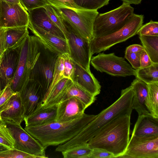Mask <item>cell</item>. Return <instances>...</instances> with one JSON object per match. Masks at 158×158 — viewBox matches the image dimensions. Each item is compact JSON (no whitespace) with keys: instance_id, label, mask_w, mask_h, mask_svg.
I'll return each mask as SVG.
<instances>
[{"instance_id":"obj_1","label":"cell","mask_w":158,"mask_h":158,"mask_svg":"<svg viewBox=\"0 0 158 158\" xmlns=\"http://www.w3.org/2000/svg\"><path fill=\"white\" fill-rule=\"evenodd\" d=\"M133 92L131 85L121 91L120 97L114 103L102 110L75 136L58 146L61 152L74 147L87 143L105 125L118 116L131 114Z\"/></svg>"},{"instance_id":"obj_2","label":"cell","mask_w":158,"mask_h":158,"mask_svg":"<svg viewBox=\"0 0 158 158\" xmlns=\"http://www.w3.org/2000/svg\"><path fill=\"white\" fill-rule=\"evenodd\" d=\"M95 116L84 113L78 118L69 121H55L39 126H26L24 129L44 146H56L74 138Z\"/></svg>"},{"instance_id":"obj_3","label":"cell","mask_w":158,"mask_h":158,"mask_svg":"<svg viewBox=\"0 0 158 158\" xmlns=\"http://www.w3.org/2000/svg\"><path fill=\"white\" fill-rule=\"evenodd\" d=\"M131 115L122 114L111 120L88 142L89 146L105 150L112 153L114 158H120L129 141Z\"/></svg>"},{"instance_id":"obj_4","label":"cell","mask_w":158,"mask_h":158,"mask_svg":"<svg viewBox=\"0 0 158 158\" xmlns=\"http://www.w3.org/2000/svg\"><path fill=\"white\" fill-rule=\"evenodd\" d=\"M47 0L53 7L56 15L68 23L75 33L89 42L94 38V24L99 14L97 10L77 6L72 0L68 2Z\"/></svg>"},{"instance_id":"obj_5","label":"cell","mask_w":158,"mask_h":158,"mask_svg":"<svg viewBox=\"0 0 158 158\" xmlns=\"http://www.w3.org/2000/svg\"><path fill=\"white\" fill-rule=\"evenodd\" d=\"M134 8L123 2L119 6L109 11L99 14L94 22V38L111 34L123 27L133 15Z\"/></svg>"},{"instance_id":"obj_6","label":"cell","mask_w":158,"mask_h":158,"mask_svg":"<svg viewBox=\"0 0 158 158\" xmlns=\"http://www.w3.org/2000/svg\"><path fill=\"white\" fill-rule=\"evenodd\" d=\"M40 53L38 38L26 37L23 44L17 69L10 86L15 92H18L29 79L30 71Z\"/></svg>"},{"instance_id":"obj_7","label":"cell","mask_w":158,"mask_h":158,"mask_svg":"<svg viewBox=\"0 0 158 158\" xmlns=\"http://www.w3.org/2000/svg\"><path fill=\"white\" fill-rule=\"evenodd\" d=\"M144 15L133 14L122 28L111 34L94 38L89 42L91 55L109 49L115 45L126 41L137 34L143 25Z\"/></svg>"},{"instance_id":"obj_8","label":"cell","mask_w":158,"mask_h":158,"mask_svg":"<svg viewBox=\"0 0 158 158\" xmlns=\"http://www.w3.org/2000/svg\"><path fill=\"white\" fill-rule=\"evenodd\" d=\"M38 42L40 53L30 71L29 79L38 82L45 95L52 83L55 64L60 55L45 45L39 38Z\"/></svg>"},{"instance_id":"obj_9","label":"cell","mask_w":158,"mask_h":158,"mask_svg":"<svg viewBox=\"0 0 158 158\" xmlns=\"http://www.w3.org/2000/svg\"><path fill=\"white\" fill-rule=\"evenodd\" d=\"M90 63L98 71L112 76L126 77L135 76L136 74V70L124 58L118 56L114 53H99L97 56L91 57Z\"/></svg>"},{"instance_id":"obj_10","label":"cell","mask_w":158,"mask_h":158,"mask_svg":"<svg viewBox=\"0 0 158 158\" xmlns=\"http://www.w3.org/2000/svg\"><path fill=\"white\" fill-rule=\"evenodd\" d=\"M58 16L64 26V33L66 37L69 54L71 57L75 62L83 68L90 71V64L92 55L89 42L75 33L68 23Z\"/></svg>"},{"instance_id":"obj_11","label":"cell","mask_w":158,"mask_h":158,"mask_svg":"<svg viewBox=\"0 0 158 158\" xmlns=\"http://www.w3.org/2000/svg\"><path fill=\"white\" fill-rule=\"evenodd\" d=\"M120 158H158V135H131L124 153Z\"/></svg>"},{"instance_id":"obj_12","label":"cell","mask_w":158,"mask_h":158,"mask_svg":"<svg viewBox=\"0 0 158 158\" xmlns=\"http://www.w3.org/2000/svg\"><path fill=\"white\" fill-rule=\"evenodd\" d=\"M6 125L15 140V148L37 156L39 158L48 157L45 154L47 147L43 145L21 125Z\"/></svg>"},{"instance_id":"obj_13","label":"cell","mask_w":158,"mask_h":158,"mask_svg":"<svg viewBox=\"0 0 158 158\" xmlns=\"http://www.w3.org/2000/svg\"><path fill=\"white\" fill-rule=\"evenodd\" d=\"M25 38L13 47L6 50L2 55L0 65V86L2 90L10 85L14 78Z\"/></svg>"},{"instance_id":"obj_14","label":"cell","mask_w":158,"mask_h":158,"mask_svg":"<svg viewBox=\"0 0 158 158\" xmlns=\"http://www.w3.org/2000/svg\"><path fill=\"white\" fill-rule=\"evenodd\" d=\"M1 7L0 27L28 26L29 14L21 4L10 3L0 0Z\"/></svg>"},{"instance_id":"obj_15","label":"cell","mask_w":158,"mask_h":158,"mask_svg":"<svg viewBox=\"0 0 158 158\" xmlns=\"http://www.w3.org/2000/svg\"><path fill=\"white\" fill-rule=\"evenodd\" d=\"M18 92L24 108L25 116L31 114L42 104L45 96L40 84L32 79H29Z\"/></svg>"},{"instance_id":"obj_16","label":"cell","mask_w":158,"mask_h":158,"mask_svg":"<svg viewBox=\"0 0 158 158\" xmlns=\"http://www.w3.org/2000/svg\"><path fill=\"white\" fill-rule=\"evenodd\" d=\"M55 121L63 122L77 119L82 116L87 108L85 104L75 97L69 98L57 104Z\"/></svg>"},{"instance_id":"obj_17","label":"cell","mask_w":158,"mask_h":158,"mask_svg":"<svg viewBox=\"0 0 158 158\" xmlns=\"http://www.w3.org/2000/svg\"><path fill=\"white\" fill-rule=\"evenodd\" d=\"M24 116V108L19 93H15L0 110V117L6 125L20 126Z\"/></svg>"},{"instance_id":"obj_18","label":"cell","mask_w":158,"mask_h":158,"mask_svg":"<svg viewBox=\"0 0 158 158\" xmlns=\"http://www.w3.org/2000/svg\"><path fill=\"white\" fill-rule=\"evenodd\" d=\"M74 68L71 79L73 82L94 96L99 94L101 85L91 71L74 61Z\"/></svg>"},{"instance_id":"obj_19","label":"cell","mask_w":158,"mask_h":158,"mask_svg":"<svg viewBox=\"0 0 158 158\" xmlns=\"http://www.w3.org/2000/svg\"><path fill=\"white\" fill-rule=\"evenodd\" d=\"M29 22L60 38L66 40L64 32L53 23L44 7L28 11Z\"/></svg>"},{"instance_id":"obj_20","label":"cell","mask_w":158,"mask_h":158,"mask_svg":"<svg viewBox=\"0 0 158 158\" xmlns=\"http://www.w3.org/2000/svg\"><path fill=\"white\" fill-rule=\"evenodd\" d=\"M131 85L133 92V109L137 111L139 115H152L149 111L148 102L147 84L136 78L131 82Z\"/></svg>"},{"instance_id":"obj_21","label":"cell","mask_w":158,"mask_h":158,"mask_svg":"<svg viewBox=\"0 0 158 158\" xmlns=\"http://www.w3.org/2000/svg\"><path fill=\"white\" fill-rule=\"evenodd\" d=\"M29 28L46 46L60 55L69 53L67 41L59 38L29 22Z\"/></svg>"},{"instance_id":"obj_22","label":"cell","mask_w":158,"mask_h":158,"mask_svg":"<svg viewBox=\"0 0 158 158\" xmlns=\"http://www.w3.org/2000/svg\"><path fill=\"white\" fill-rule=\"evenodd\" d=\"M57 104L47 107L41 105L30 115L25 116L23 120L27 126H36L49 123L55 121Z\"/></svg>"},{"instance_id":"obj_23","label":"cell","mask_w":158,"mask_h":158,"mask_svg":"<svg viewBox=\"0 0 158 158\" xmlns=\"http://www.w3.org/2000/svg\"><path fill=\"white\" fill-rule=\"evenodd\" d=\"M132 135L142 136L158 135V118L152 115H139Z\"/></svg>"},{"instance_id":"obj_24","label":"cell","mask_w":158,"mask_h":158,"mask_svg":"<svg viewBox=\"0 0 158 158\" xmlns=\"http://www.w3.org/2000/svg\"><path fill=\"white\" fill-rule=\"evenodd\" d=\"M73 97L78 98L85 104L87 107L93 103L96 99V96L73 82L60 94L50 106L57 104Z\"/></svg>"},{"instance_id":"obj_25","label":"cell","mask_w":158,"mask_h":158,"mask_svg":"<svg viewBox=\"0 0 158 158\" xmlns=\"http://www.w3.org/2000/svg\"><path fill=\"white\" fill-rule=\"evenodd\" d=\"M28 29L27 26L6 28L5 50L13 47L24 40L29 34Z\"/></svg>"},{"instance_id":"obj_26","label":"cell","mask_w":158,"mask_h":158,"mask_svg":"<svg viewBox=\"0 0 158 158\" xmlns=\"http://www.w3.org/2000/svg\"><path fill=\"white\" fill-rule=\"evenodd\" d=\"M144 50L153 63H158V36L139 35Z\"/></svg>"},{"instance_id":"obj_27","label":"cell","mask_w":158,"mask_h":158,"mask_svg":"<svg viewBox=\"0 0 158 158\" xmlns=\"http://www.w3.org/2000/svg\"><path fill=\"white\" fill-rule=\"evenodd\" d=\"M73 83L70 79L64 77L53 87L43 101L41 106L44 107L50 106L52 103L67 87Z\"/></svg>"},{"instance_id":"obj_28","label":"cell","mask_w":158,"mask_h":158,"mask_svg":"<svg viewBox=\"0 0 158 158\" xmlns=\"http://www.w3.org/2000/svg\"><path fill=\"white\" fill-rule=\"evenodd\" d=\"M135 76L147 84L158 82V63L136 70Z\"/></svg>"},{"instance_id":"obj_29","label":"cell","mask_w":158,"mask_h":158,"mask_svg":"<svg viewBox=\"0 0 158 158\" xmlns=\"http://www.w3.org/2000/svg\"><path fill=\"white\" fill-rule=\"evenodd\" d=\"M147 85L149 111L152 116L158 118V82L148 84Z\"/></svg>"},{"instance_id":"obj_30","label":"cell","mask_w":158,"mask_h":158,"mask_svg":"<svg viewBox=\"0 0 158 158\" xmlns=\"http://www.w3.org/2000/svg\"><path fill=\"white\" fill-rule=\"evenodd\" d=\"M92 150L87 143L74 147L61 152L64 158H88Z\"/></svg>"},{"instance_id":"obj_31","label":"cell","mask_w":158,"mask_h":158,"mask_svg":"<svg viewBox=\"0 0 158 158\" xmlns=\"http://www.w3.org/2000/svg\"><path fill=\"white\" fill-rule=\"evenodd\" d=\"M64 59L61 55L59 56L55 64L51 84L45 95L44 98L48 94L54 86L64 78Z\"/></svg>"},{"instance_id":"obj_32","label":"cell","mask_w":158,"mask_h":158,"mask_svg":"<svg viewBox=\"0 0 158 158\" xmlns=\"http://www.w3.org/2000/svg\"><path fill=\"white\" fill-rule=\"evenodd\" d=\"M110 0H72L73 3L80 8L97 10L108 5Z\"/></svg>"},{"instance_id":"obj_33","label":"cell","mask_w":158,"mask_h":158,"mask_svg":"<svg viewBox=\"0 0 158 158\" xmlns=\"http://www.w3.org/2000/svg\"><path fill=\"white\" fill-rule=\"evenodd\" d=\"M0 144L9 149L14 148L15 140L7 125L0 126Z\"/></svg>"},{"instance_id":"obj_34","label":"cell","mask_w":158,"mask_h":158,"mask_svg":"<svg viewBox=\"0 0 158 158\" xmlns=\"http://www.w3.org/2000/svg\"><path fill=\"white\" fill-rule=\"evenodd\" d=\"M137 34L139 35L158 36V22L151 20L141 26Z\"/></svg>"},{"instance_id":"obj_35","label":"cell","mask_w":158,"mask_h":158,"mask_svg":"<svg viewBox=\"0 0 158 158\" xmlns=\"http://www.w3.org/2000/svg\"><path fill=\"white\" fill-rule=\"evenodd\" d=\"M0 158H39L38 157L15 148H10L0 152Z\"/></svg>"},{"instance_id":"obj_36","label":"cell","mask_w":158,"mask_h":158,"mask_svg":"<svg viewBox=\"0 0 158 158\" xmlns=\"http://www.w3.org/2000/svg\"><path fill=\"white\" fill-rule=\"evenodd\" d=\"M64 59V77L71 80L74 68V61L69 53L61 55Z\"/></svg>"},{"instance_id":"obj_37","label":"cell","mask_w":158,"mask_h":158,"mask_svg":"<svg viewBox=\"0 0 158 158\" xmlns=\"http://www.w3.org/2000/svg\"><path fill=\"white\" fill-rule=\"evenodd\" d=\"M21 4L27 11L48 5L47 0H19Z\"/></svg>"},{"instance_id":"obj_38","label":"cell","mask_w":158,"mask_h":158,"mask_svg":"<svg viewBox=\"0 0 158 158\" xmlns=\"http://www.w3.org/2000/svg\"><path fill=\"white\" fill-rule=\"evenodd\" d=\"M141 51L135 53L125 52V58L130 62L132 68L136 70L140 68V56Z\"/></svg>"},{"instance_id":"obj_39","label":"cell","mask_w":158,"mask_h":158,"mask_svg":"<svg viewBox=\"0 0 158 158\" xmlns=\"http://www.w3.org/2000/svg\"><path fill=\"white\" fill-rule=\"evenodd\" d=\"M44 7L52 21L64 32V25L60 18L56 14L53 7L49 5L45 6Z\"/></svg>"},{"instance_id":"obj_40","label":"cell","mask_w":158,"mask_h":158,"mask_svg":"<svg viewBox=\"0 0 158 158\" xmlns=\"http://www.w3.org/2000/svg\"><path fill=\"white\" fill-rule=\"evenodd\" d=\"M114 154L104 149L94 148L92 149L88 158H114Z\"/></svg>"},{"instance_id":"obj_41","label":"cell","mask_w":158,"mask_h":158,"mask_svg":"<svg viewBox=\"0 0 158 158\" xmlns=\"http://www.w3.org/2000/svg\"><path fill=\"white\" fill-rule=\"evenodd\" d=\"M15 93L11 88L9 85L2 90V93L0 95V110Z\"/></svg>"},{"instance_id":"obj_42","label":"cell","mask_w":158,"mask_h":158,"mask_svg":"<svg viewBox=\"0 0 158 158\" xmlns=\"http://www.w3.org/2000/svg\"><path fill=\"white\" fill-rule=\"evenodd\" d=\"M153 63L144 49L142 50L140 56V68L149 66L152 65Z\"/></svg>"},{"instance_id":"obj_43","label":"cell","mask_w":158,"mask_h":158,"mask_svg":"<svg viewBox=\"0 0 158 158\" xmlns=\"http://www.w3.org/2000/svg\"><path fill=\"white\" fill-rule=\"evenodd\" d=\"M6 28L0 27V58L5 51V36Z\"/></svg>"},{"instance_id":"obj_44","label":"cell","mask_w":158,"mask_h":158,"mask_svg":"<svg viewBox=\"0 0 158 158\" xmlns=\"http://www.w3.org/2000/svg\"><path fill=\"white\" fill-rule=\"evenodd\" d=\"M143 49L142 46L138 44H134L127 47L126 49L125 52L135 53L141 51Z\"/></svg>"},{"instance_id":"obj_45","label":"cell","mask_w":158,"mask_h":158,"mask_svg":"<svg viewBox=\"0 0 158 158\" xmlns=\"http://www.w3.org/2000/svg\"><path fill=\"white\" fill-rule=\"evenodd\" d=\"M123 2H126L129 4H134L138 5L140 4L142 0H121Z\"/></svg>"},{"instance_id":"obj_46","label":"cell","mask_w":158,"mask_h":158,"mask_svg":"<svg viewBox=\"0 0 158 158\" xmlns=\"http://www.w3.org/2000/svg\"><path fill=\"white\" fill-rule=\"evenodd\" d=\"M7 2L10 3L21 4L19 0H2Z\"/></svg>"},{"instance_id":"obj_47","label":"cell","mask_w":158,"mask_h":158,"mask_svg":"<svg viewBox=\"0 0 158 158\" xmlns=\"http://www.w3.org/2000/svg\"><path fill=\"white\" fill-rule=\"evenodd\" d=\"M7 147L4 146L2 144H0V152L6 151L9 149Z\"/></svg>"},{"instance_id":"obj_48","label":"cell","mask_w":158,"mask_h":158,"mask_svg":"<svg viewBox=\"0 0 158 158\" xmlns=\"http://www.w3.org/2000/svg\"><path fill=\"white\" fill-rule=\"evenodd\" d=\"M1 3H0V24H1Z\"/></svg>"},{"instance_id":"obj_49","label":"cell","mask_w":158,"mask_h":158,"mask_svg":"<svg viewBox=\"0 0 158 158\" xmlns=\"http://www.w3.org/2000/svg\"><path fill=\"white\" fill-rule=\"evenodd\" d=\"M2 56H1V58H0V63H1V61ZM2 90H1V88H0V95L2 94Z\"/></svg>"},{"instance_id":"obj_50","label":"cell","mask_w":158,"mask_h":158,"mask_svg":"<svg viewBox=\"0 0 158 158\" xmlns=\"http://www.w3.org/2000/svg\"><path fill=\"white\" fill-rule=\"evenodd\" d=\"M4 123L0 117V126Z\"/></svg>"}]
</instances>
